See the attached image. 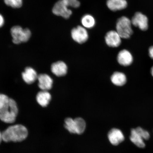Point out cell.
<instances>
[{
    "mask_svg": "<svg viewBox=\"0 0 153 153\" xmlns=\"http://www.w3.org/2000/svg\"><path fill=\"white\" fill-rule=\"evenodd\" d=\"M2 140H3L2 136V133L0 132V143H1Z\"/></svg>",
    "mask_w": 153,
    "mask_h": 153,
    "instance_id": "d4e9b609",
    "label": "cell"
},
{
    "mask_svg": "<svg viewBox=\"0 0 153 153\" xmlns=\"http://www.w3.org/2000/svg\"><path fill=\"white\" fill-rule=\"evenodd\" d=\"M51 71L57 76H65L68 72V68L66 64L62 61H58L51 65Z\"/></svg>",
    "mask_w": 153,
    "mask_h": 153,
    "instance_id": "7c38bea8",
    "label": "cell"
},
{
    "mask_svg": "<svg viewBox=\"0 0 153 153\" xmlns=\"http://www.w3.org/2000/svg\"><path fill=\"white\" fill-rule=\"evenodd\" d=\"M11 33L13 37V42L16 45L27 42L31 34L29 29H23L19 26L13 27L11 29Z\"/></svg>",
    "mask_w": 153,
    "mask_h": 153,
    "instance_id": "5b68a950",
    "label": "cell"
},
{
    "mask_svg": "<svg viewBox=\"0 0 153 153\" xmlns=\"http://www.w3.org/2000/svg\"><path fill=\"white\" fill-rule=\"evenodd\" d=\"M10 99L7 95L0 94V110L8 104Z\"/></svg>",
    "mask_w": 153,
    "mask_h": 153,
    "instance_id": "7402d4cb",
    "label": "cell"
},
{
    "mask_svg": "<svg viewBox=\"0 0 153 153\" xmlns=\"http://www.w3.org/2000/svg\"><path fill=\"white\" fill-rule=\"evenodd\" d=\"M80 5V2L78 0H59L53 6L52 12L57 16L68 19L72 14V11L68 7L76 8Z\"/></svg>",
    "mask_w": 153,
    "mask_h": 153,
    "instance_id": "7a4b0ae2",
    "label": "cell"
},
{
    "mask_svg": "<svg viewBox=\"0 0 153 153\" xmlns=\"http://www.w3.org/2000/svg\"><path fill=\"white\" fill-rule=\"evenodd\" d=\"M131 20L126 16L120 17L117 21L116 25V31L122 38L127 39L133 33L131 27Z\"/></svg>",
    "mask_w": 153,
    "mask_h": 153,
    "instance_id": "277c9868",
    "label": "cell"
},
{
    "mask_svg": "<svg viewBox=\"0 0 153 153\" xmlns=\"http://www.w3.org/2000/svg\"><path fill=\"white\" fill-rule=\"evenodd\" d=\"M28 135L27 129L21 124L10 126L2 133L3 140L5 142H21L25 139Z\"/></svg>",
    "mask_w": 153,
    "mask_h": 153,
    "instance_id": "6da1fadb",
    "label": "cell"
},
{
    "mask_svg": "<svg viewBox=\"0 0 153 153\" xmlns=\"http://www.w3.org/2000/svg\"><path fill=\"white\" fill-rule=\"evenodd\" d=\"M121 38L116 30H110L105 36V41L108 46L112 48L119 47L121 43Z\"/></svg>",
    "mask_w": 153,
    "mask_h": 153,
    "instance_id": "ba28073f",
    "label": "cell"
},
{
    "mask_svg": "<svg viewBox=\"0 0 153 153\" xmlns=\"http://www.w3.org/2000/svg\"><path fill=\"white\" fill-rule=\"evenodd\" d=\"M149 56L153 60V46L149 48Z\"/></svg>",
    "mask_w": 153,
    "mask_h": 153,
    "instance_id": "603a6c76",
    "label": "cell"
},
{
    "mask_svg": "<svg viewBox=\"0 0 153 153\" xmlns=\"http://www.w3.org/2000/svg\"><path fill=\"white\" fill-rule=\"evenodd\" d=\"M108 137L110 143L114 145H119L123 142L125 138L122 132L116 128L110 130L108 133Z\"/></svg>",
    "mask_w": 153,
    "mask_h": 153,
    "instance_id": "30bf717a",
    "label": "cell"
},
{
    "mask_svg": "<svg viewBox=\"0 0 153 153\" xmlns=\"http://www.w3.org/2000/svg\"><path fill=\"white\" fill-rule=\"evenodd\" d=\"M38 75L35 70L30 67L26 68L22 74L23 79L29 85L35 82L37 79Z\"/></svg>",
    "mask_w": 153,
    "mask_h": 153,
    "instance_id": "4fadbf2b",
    "label": "cell"
},
{
    "mask_svg": "<svg viewBox=\"0 0 153 153\" xmlns=\"http://www.w3.org/2000/svg\"><path fill=\"white\" fill-rule=\"evenodd\" d=\"M51 99V95L48 91H40L38 93L36 96V100L38 104L43 107L47 106Z\"/></svg>",
    "mask_w": 153,
    "mask_h": 153,
    "instance_id": "9a60e30c",
    "label": "cell"
},
{
    "mask_svg": "<svg viewBox=\"0 0 153 153\" xmlns=\"http://www.w3.org/2000/svg\"><path fill=\"white\" fill-rule=\"evenodd\" d=\"M135 129L144 140H147L150 139V135L148 131L140 127H137Z\"/></svg>",
    "mask_w": 153,
    "mask_h": 153,
    "instance_id": "44dd1931",
    "label": "cell"
},
{
    "mask_svg": "<svg viewBox=\"0 0 153 153\" xmlns=\"http://www.w3.org/2000/svg\"><path fill=\"white\" fill-rule=\"evenodd\" d=\"M38 85L42 91H48L52 87L53 80L50 76L46 74H41L38 75Z\"/></svg>",
    "mask_w": 153,
    "mask_h": 153,
    "instance_id": "9c48e42d",
    "label": "cell"
},
{
    "mask_svg": "<svg viewBox=\"0 0 153 153\" xmlns=\"http://www.w3.org/2000/svg\"><path fill=\"white\" fill-rule=\"evenodd\" d=\"M132 25L145 31L148 28V19L146 15L140 12H137L131 19Z\"/></svg>",
    "mask_w": 153,
    "mask_h": 153,
    "instance_id": "52a82bcc",
    "label": "cell"
},
{
    "mask_svg": "<svg viewBox=\"0 0 153 153\" xmlns=\"http://www.w3.org/2000/svg\"><path fill=\"white\" fill-rule=\"evenodd\" d=\"M106 4L111 10L115 11L125 9L128 4L126 0H107Z\"/></svg>",
    "mask_w": 153,
    "mask_h": 153,
    "instance_id": "5bb4252c",
    "label": "cell"
},
{
    "mask_svg": "<svg viewBox=\"0 0 153 153\" xmlns=\"http://www.w3.org/2000/svg\"><path fill=\"white\" fill-rule=\"evenodd\" d=\"M72 38L74 41L79 44L85 42L88 39V33L83 26H78L72 29L71 32Z\"/></svg>",
    "mask_w": 153,
    "mask_h": 153,
    "instance_id": "8992f818",
    "label": "cell"
},
{
    "mask_svg": "<svg viewBox=\"0 0 153 153\" xmlns=\"http://www.w3.org/2000/svg\"><path fill=\"white\" fill-rule=\"evenodd\" d=\"M117 60L118 63L121 65L128 66L133 63V57L129 51L124 49L118 53Z\"/></svg>",
    "mask_w": 153,
    "mask_h": 153,
    "instance_id": "8fae6325",
    "label": "cell"
},
{
    "mask_svg": "<svg viewBox=\"0 0 153 153\" xmlns=\"http://www.w3.org/2000/svg\"><path fill=\"white\" fill-rule=\"evenodd\" d=\"M82 26L85 28L90 29L94 27L95 24V19L92 15L86 14L82 18L81 20Z\"/></svg>",
    "mask_w": 153,
    "mask_h": 153,
    "instance_id": "d6986e66",
    "label": "cell"
},
{
    "mask_svg": "<svg viewBox=\"0 0 153 153\" xmlns=\"http://www.w3.org/2000/svg\"><path fill=\"white\" fill-rule=\"evenodd\" d=\"M130 139L131 142L138 148H143L146 146L144 140L137 132L135 129L131 130Z\"/></svg>",
    "mask_w": 153,
    "mask_h": 153,
    "instance_id": "2e32d148",
    "label": "cell"
},
{
    "mask_svg": "<svg viewBox=\"0 0 153 153\" xmlns=\"http://www.w3.org/2000/svg\"><path fill=\"white\" fill-rule=\"evenodd\" d=\"M6 4L14 8H20L22 5V0H4Z\"/></svg>",
    "mask_w": 153,
    "mask_h": 153,
    "instance_id": "ffe728a7",
    "label": "cell"
},
{
    "mask_svg": "<svg viewBox=\"0 0 153 153\" xmlns=\"http://www.w3.org/2000/svg\"><path fill=\"white\" fill-rule=\"evenodd\" d=\"M111 81L114 85L117 86L124 85L127 82V77L123 73L116 72L111 77Z\"/></svg>",
    "mask_w": 153,
    "mask_h": 153,
    "instance_id": "e0dca14e",
    "label": "cell"
},
{
    "mask_svg": "<svg viewBox=\"0 0 153 153\" xmlns=\"http://www.w3.org/2000/svg\"><path fill=\"white\" fill-rule=\"evenodd\" d=\"M18 113L16 102L10 98L8 104L0 110V120L6 123H13L16 120Z\"/></svg>",
    "mask_w": 153,
    "mask_h": 153,
    "instance_id": "3957f363",
    "label": "cell"
},
{
    "mask_svg": "<svg viewBox=\"0 0 153 153\" xmlns=\"http://www.w3.org/2000/svg\"><path fill=\"white\" fill-rule=\"evenodd\" d=\"M4 24V19L2 15L0 14V27H1Z\"/></svg>",
    "mask_w": 153,
    "mask_h": 153,
    "instance_id": "cb8c5ba5",
    "label": "cell"
},
{
    "mask_svg": "<svg viewBox=\"0 0 153 153\" xmlns=\"http://www.w3.org/2000/svg\"><path fill=\"white\" fill-rule=\"evenodd\" d=\"M151 73L152 74V75L153 76V66L152 67V68H151Z\"/></svg>",
    "mask_w": 153,
    "mask_h": 153,
    "instance_id": "484cf974",
    "label": "cell"
},
{
    "mask_svg": "<svg viewBox=\"0 0 153 153\" xmlns=\"http://www.w3.org/2000/svg\"><path fill=\"white\" fill-rule=\"evenodd\" d=\"M74 120L75 134H81L83 133L86 128V123L85 120L80 117L76 118Z\"/></svg>",
    "mask_w": 153,
    "mask_h": 153,
    "instance_id": "ac0fdd59",
    "label": "cell"
}]
</instances>
